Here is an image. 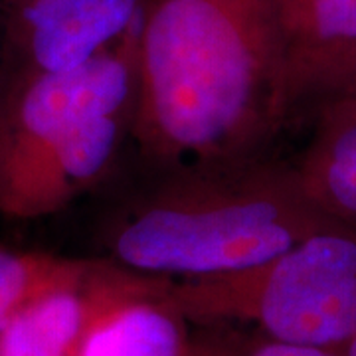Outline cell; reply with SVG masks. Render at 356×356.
Segmentation results:
<instances>
[{
	"label": "cell",
	"mask_w": 356,
	"mask_h": 356,
	"mask_svg": "<svg viewBox=\"0 0 356 356\" xmlns=\"http://www.w3.org/2000/svg\"><path fill=\"white\" fill-rule=\"evenodd\" d=\"M289 115L275 0H145L131 135L151 163L257 159Z\"/></svg>",
	"instance_id": "cell-1"
},
{
	"label": "cell",
	"mask_w": 356,
	"mask_h": 356,
	"mask_svg": "<svg viewBox=\"0 0 356 356\" xmlns=\"http://www.w3.org/2000/svg\"><path fill=\"white\" fill-rule=\"evenodd\" d=\"M295 166L259 159L170 172L121 212L107 234L111 261L172 281L226 275L337 228Z\"/></svg>",
	"instance_id": "cell-2"
},
{
	"label": "cell",
	"mask_w": 356,
	"mask_h": 356,
	"mask_svg": "<svg viewBox=\"0 0 356 356\" xmlns=\"http://www.w3.org/2000/svg\"><path fill=\"white\" fill-rule=\"evenodd\" d=\"M137 36L139 24L76 70L14 72L0 93V216L58 214L109 170L131 133Z\"/></svg>",
	"instance_id": "cell-3"
},
{
	"label": "cell",
	"mask_w": 356,
	"mask_h": 356,
	"mask_svg": "<svg viewBox=\"0 0 356 356\" xmlns=\"http://www.w3.org/2000/svg\"><path fill=\"white\" fill-rule=\"evenodd\" d=\"M188 323L254 325L267 339L343 350L356 332V232L321 229L248 269L172 281Z\"/></svg>",
	"instance_id": "cell-4"
},
{
	"label": "cell",
	"mask_w": 356,
	"mask_h": 356,
	"mask_svg": "<svg viewBox=\"0 0 356 356\" xmlns=\"http://www.w3.org/2000/svg\"><path fill=\"white\" fill-rule=\"evenodd\" d=\"M170 280L99 261L93 305L76 356H191L186 318Z\"/></svg>",
	"instance_id": "cell-5"
},
{
	"label": "cell",
	"mask_w": 356,
	"mask_h": 356,
	"mask_svg": "<svg viewBox=\"0 0 356 356\" xmlns=\"http://www.w3.org/2000/svg\"><path fill=\"white\" fill-rule=\"evenodd\" d=\"M145 0H16L8 22L14 72L76 70L139 24Z\"/></svg>",
	"instance_id": "cell-6"
},
{
	"label": "cell",
	"mask_w": 356,
	"mask_h": 356,
	"mask_svg": "<svg viewBox=\"0 0 356 356\" xmlns=\"http://www.w3.org/2000/svg\"><path fill=\"white\" fill-rule=\"evenodd\" d=\"M295 172L318 210L356 232V95L318 103L315 133Z\"/></svg>",
	"instance_id": "cell-7"
},
{
	"label": "cell",
	"mask_w": 356,
	"mask_h": 356,
	"mask_svg": "<svg viewBox=\"0 0 356 356\" xmlns=\"http://www.w3.org/2000/svg\"><path fill=\"white\" fill-rule=\"evenodd\" d=\"M275 6L293 113L318 77L356 48V0H275Z\"/></svg>",
	"instance_id": "cell-8"
},
{
	"label": "cell",
	"mask_w": 356,
	"mask_h": 356,
	"mask_svg": "<svg viewBox=\"0 0 356 356\" xmlns=\"http://www.w3.org/2000/svg\"><path fill=\"white\" fill-rule=\"evenodd\" d=\"M99 261L18 307L0 327V356H76L93 305Z\"/></svg>",
	"instance_id": "cell-9"
},
{
	"label": "cell",
	"mask_w": 356,
	"mask_h": 356,
	"mask_svg": "<svg viewBox=\"0 0 356 356\" xmlns=\"http://www.w3.org/2000/svg\"><path fill=\"white\" fill-rule=\"evenodd\" d=\"M88 259L0 248V327L30 297L74 277Z\"/></svg>",
	"instance_id": "cell-10"
},
{
	"label": "cell",
	"mask_w": 356,
	"mask_h": 356,
	"mask_svg": "<svg viewBox=\"0 0 356 356\" xmlns=\"http://www.w3.org/2000/svg\"><path fill=\"white\" fill-rule=\"evenodd\" d=\"M346 95H356V48L318 77L313 88L309 89L303 103L313 102L318 105L327 99Z\"/></svg>",
	"instance_id": "cell-11"
},
{
	"label": "cell",
	"mask_w": 356,
	"mask_h": 356,
	"mask_svg": "<svg viewBox=\"0 0 356 356\" xmlns=\"http://www.w3.org/2000/svg\"><path fill=\"white\" fill-rule=\"evenodd\" d=\"M242 356H344L343 350L332 348H318V346H305V344H293L264 339L261 343L250 346Z\"/></svg>",
	"instance_id": "cell-12"
},
{
	"label": "cell",
	"mask_w": 356,
	"mask_h": 356,
	"mask_svg": "<svg viewBox=\"0 0 356 356\" xmlns=\"http://www.w3.org/2000/svg\"><path fill=\"white\" fill-rule=\"evenodd\" d=\"M343 355L344 356H356V332L353 334V339L346 343V346L343 348Z\"/></svg>",
	"instance_id": "cell-13"
},
{
	"label": "cell",
	"mask_w": 356,
	"mask_h": 356,
	"mask_svg": "<svg viewBox=\"0 0 356 356\" xmlns=\"http://www.w3.org/2000/svg\"><path fill=\"white\" fill-rule=\"evenodd\" d=\"M191 356H192V350H191Z\"/></svg>",
	"instance_id": "cell-14"
}]
</instances>
